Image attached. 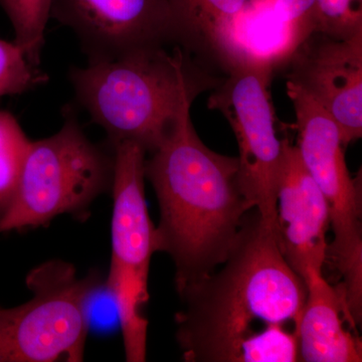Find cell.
I'll return each instance as SVG.
<instances>
[{
  "mask_svg": "<svg viewBox=\"0 0 362 362\" xmlns=\"http://www.w3.org/2000/svg\"><path fill=\"white\" fill-rule=\"evenodd\" d=\"M149 154L145 178L151 182L160 211L156 252L173 259L180 293L226 261L255 207L240 192L238 157L216 153L204 145L190 113Z\"/></svg>",
  "mask_w": 362,
  "mask_h": 362,
  "instance_id": "1",
  "label": "cell"
},
{
  "mask_svg": "<svg viewBox=\"0 0 362 362\" xmlns=\"http://www.w3.org/2000/svg\"><path fill=\"white\" fill-rule=\"evenodd\" d=\"M223 268L178 293L176 339L187 362H238L262 323L299 320L307 288L286 261L276 233L250 211Z\"/></svg>",
  "mask_w": 362,
  "mask_h": 362,
  "instance_id": "2",
  "label": "cell"
},
{
  "mask_svg": "<svg viewBox=\"0 0 362 362\" xmlns=\"http://www.w3.org/2000/svg\"><path fill=\"white\" fill-rule=\"evenodd\" d=\"M137 47L75 68L71 80L78 102L108 133L112 144L131 141L148 154L190 113L195 99L220 78L175 44Z\"/></svg>",
  "mask_w": 362,
  "mask_h": 362,
  "instance_id": "3",
  "label": "cell"
},
{
  "mask_svg": "<svg viewBox=\"0 0 362 362\" xmlns=\"http://www.w3.org/2000/svg\"><path fill=\"white\" fill-rule=\"evenodd\" d=\"M113 173V154L90 142L75 117H66L56 134L30 142L0 233L42 226L61 214L82 216L111 190Z\"/></svg>",
  "mask_w": 362,
  "mask_h": 362,
  "instance_id": "4",
  "label": "cell"
},
{
  "mask_svg": "<svg viewBox=\"0 0 362 362\" xmlns=\"http://www.w3.org/2000/svg\"><path fill=\"white\" fill-rule=\"evenodd\" d=\"M32 299L0 307V362L84 361L89 330L88 308L101 279L78 277L68 262L49 261L26 277Z\"/></svg>",
  "mask_w": 362,
  "mask_h": 362,
  "instance_id": "5",
  "label": "cell"
},
{
  "mask_svg": "<svg viewBox=\"0 0 362 362\" xmlns=\"http://www.w3.org/2000/svg\"><path fill=\"white\" fill-rule=\"evenodd\" d=\"M112 145V255L105 286L115 302L124 349L136 354L147 346L148 321L142 311L149 300L150 261L156 252V226L145 199L146 150L131 141Z\"/></svg>",
  "mask_w": 362,
  "mask_h": 362,
  "instance_id": "6",
  "label": "cell"
},
{
  "mask_svg": "<svg viewBox=\"0 0 362 362\" xmlns=\"http://www.w3.org/2000/svg\"><path fill=\"white\" fill-rule=\"evenodd\" d=\"M297 148L307 171L318 185L329 209L332 243L327 259L341 276L349 315L361 323L362 312L361 181L350 175L337 122L312 100L294 107Z\"/></svg>",
  "mask_w": 362,
  "mask_h": 362,
  "instance_id": "7",
  "label": "cell"
},
{
  "mask_svg": "<svg viewBox=\"0 0 362 362\" xmlns=\"http://www.w3.org/2000/svg\"><path fill=\"white\" fill-rule=\"evenodd\" d=\"M209 98V109L220 111L235 133L240 156L238 182L261 220L276 233L277 189L283 159L278 138L270 83L273 73L259 66L226 69Z\"/></svg>",
  "mask_w": 362,
  "mask_h": 362,
  "instance_id": "8",
  "label": "cell"
},
{
  "mask_svg": "<svg viewBox=\"0 0 362 362\" xmlns=\"http://www.w3.org/2000/svg\"><path fill=\"white\" fill-rule=\"evenodd\" d=\"M287 82L327 112L343 144L362 136V32L337 39L314 30L284 64Z\"/></svg>",
  "mask_w": 362,
  "mask_h": 362,
  "instance_id": "9",
  "label": "cell"
},
{
  "mask_svg": "<svg viewBox=\"0 0 362 362\" xmlns=\"http://www.w3.org/2000/svg\"><path fill=\"white\" fill-rule=\"evenodd\" d=\"M51 16L76 33L90 61L175 42L168 0H52Z\"/></svg>",
  "mask_w": 362,
  "mask_h": 362,
  "instance_id": "10",
  "label": "cell"
},
{
  "mask_svg": "<svg viewBox=\"0 0 362 362\" xmlns=\"http://www.w3.org/2000/svg\"><path fill=\"white\" fill-rule=\"evenodd\" d=\"M329 209L318 185L307 171L296 145L283 139V159L277 189L276 238L293 270L305 280L322 271L327 262Z\"/></svg>",
  "mask_w": 362,
  "mask_h": 362,
  "instance_id": "11",
  "label": "cell"
},
{
  "mask_svg": "<svg viewBox=\"0 0 362 362\" xmlns=\"http://www.w3.org/2000/svg\"><path fill=\"white\" fill-rule=\"evenodd\" d=\"M304 283L306 302L295 326L300 361L361 362V340L345 326L346 322L356 328L339 288L318 270L311 271Z\"/></svg>",
  "mask_w": 362,
  "mask_h": 362,
  "instance_id": "12",
  "label": "cell"
},
{
  "mask_svg": "<svg viewBox=\"0 0 362 362\" xmlns=\"http://www.w3.org/2000/svg\"><path fill=\"white\" fill-rule=\"evenodd\" d=\"M307 37L273 0H251L226 30L214 56L226 69L251 65L274 73Z\"/></svg>",
  "mask_w": 362,
  "mask_h": 362,
  "instance_id": "13",
  "label": "cell"
},
{
  "mask_svg": "<svg viewBox=\"0 0 362 362\" xmlns=\"http://www.w3.org/2000/svg\"><path fill=\"white\" fill-rule=\"evenodd\" d=\"M251 0H168L173 40L190 52H211Z\"/></svg>",
  "mask_w": 362,
  "mask_h": 362,
  "instance_id": "14",
  "label": "cell"
},
{
  "mask_svg": "<svg viewBox=\"0 0 362 362\" xmlns=\"http://www.w3.org/2000/svg\"><path fill=\"white\" fill-rule=\"evenodd\" d=\"M30 142L16 117L0 111V218L16 197Z\"/></svg>",
  "mask_w": 362,
  "mask_h": 362,
  "instance_id": "15",
  "label": "cell"
},
{
  "mask_svg": "<svg viewBox=\"0 0 362 362\" xmlns=\"http://www.w3.org/2000/svg\"><path fill=\"white\" fill-rule=\"evenodd\" d=\"M52 0H0V6L13 23L16 44L35 65H40L45 30L51 18Z\"/></svg>",
  "mask_w": 362,
  "mask_h": 362,
  "instance_id": "16",
  "label": "cell"
},
{
  "mask_svg": "<svg viewBox=\"0 0 362 362\" xmlns=\"http://www.w3.org/2000/svg\"><path fill=\"white\" fill-rule=\"evenodd\" d=\"M300 361L296 331L283 324H270L247 338L240 345L238 362Z\"/></svg>",
  "mask_w": 362,
  "mask_h": 362,
  "instance_id": "17",
  "label": "cell"
},
{
  "mask_svg": "<svg viewBox=\"0 0 362 362\" xmlns=\"http://www.w3.org/2000/svg\"><path fill=\"white\" fill-rule=\"evenodd\" d=\"M45 81L47 76L20 45L0 39V97L21 94Z\"/></svg>",
  "mask_w": 362,
  "mask_h": 362,
  "instance_id": "18",
  "label": "cell"
},
{
  "mask_svg": "<svg viewBox=\"0 0 362 362\" xmlns=\"http://www.w3.org/2000/svg\"><path fill=\"white\" fill-rule=\"evenodd\" d=\"M315 30L337 39L362 32V0H315Z\"/></svg>",
  "mask_w": 362,
  "mask_h": 362,
  "instance_id": "19",
  "label": "cell"
},
{
  "mask_svg": "<svg viewBox=\"0 0 362 362\" xmlns=\"http://www.w3.org/2000/svg\"><path fill=\"white\" fill-rule=\"evenodd\" d=\"M286 18L305 35L316 28L315 0H273Z\"/></svg>",
  "mask_w": 362,
  "mask_h": 362,
  "instance_id": "20",
  "label": "cell"
}]
</instances>
